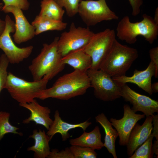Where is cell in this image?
Masks as SVG:
<instances>
[{
  "label": "cell",
  "instance_id": "cell-1",
  "mask_svg": "<svg viewBox=\"0 0 158 158\" xmlns=\"http://www.w3.org/2000/svg\"><path fill=\"white\" fill-rule=\"evenodd\" d=\"M90 87L87 71L74 70L59 78L51 87L40 92L36 98L42 100L49 98L68 100L84 95Z\"/></svg>",
  "mask_w": 158,
  "mask_h": 158
},
{
  "label": "cell",
  "instance_id": "cell-2",
  "mask_svg": "<svg viewBox=\"0 0 158 158\" xmlns=\"http://www.w3.org/2000/svg\"><path fill=\"white\" fill-rule=\"evenodd\" d=\"M59 39L56 37L50 44H43L40 52L29 66L33 81H39L44 76L49 80L63 69L65 65L58 49Z\"/></svg>",
  "mask_w": 158,
  "mask_h": 158
},
{
  "label": "cell",
  "instance_id": "cell-3",
  "mask_svg": "<svg viewBox=\"0 0 158 158\" xmlns=\"http://www.w3.org/2000/svg\"><path fill=\"white\" fill-rule=\"evenodd\" d=\"M143 19L140 22L132 23L127 16L119 22L116 29V35L120 40L129 44L135 43L138 36H143L150 44H153L158 35V25L153 18L146 14H143Z\"/></svg>",
  "mask_w": 158,
  "mask_h": 158
},
{
  "label": "cell",
  "instance_id": "cell-4",
  "mask_svg": "<svg viewBox=\"0 0 158 158\" xmlns=\"http://www.w3.org/2000/svg\"><path fill=\"white\" fill-rule=\"evenodd\" d=\"M138 56L136 49L122 44L116 39L99 69L112 78L124 75Z\"/></svg>",
  "mask_w": 158,
  "mask_h": 158
},
{
  "label": "cell",
  "instance_id": "cell-5",
  "mask_svg": "<svg viewBox=\"0 0 158 158\" xmlns=\"http://www.w3.org/2000/svg\"><path fill=\"white\" fill-rule=\"evenodd\" d=\"M49 80L44 76L39 81L29 82L9 72L4 89L19 104L30 103L37 98L40 92L46 89Z\"/></svg>",
  "mask_w": 158,
  "mask_h": 158
},
{
  "label": "cell",
  "instance_id": "cell-6",
  "mask_svg": "<svg viewBox=\"0 0 158 158\" xmlns=\"http://www.w3.org/2000/svg\"><path fill=\"white\" fill-rule=\"evenodd\" d=\"M114 30L107 28L94 33L88 44L83 48L91 58L92 64L90 69H99L102 63L110 51L116 39Z\"/></svg>",
  "mask_w": 158,
  "mask_h": 158
},
{
  "label": "cell",
  "instance_id": "cell-7",
  "mask_svg": "<svg viewBox=\"0 0 158 158\" xmlns=\"http://www.w3.org/2000/svg\"><path fill=\"white\" fill-rule=\"evenodd\" d=\"M78 13L88 27L94 26L103 21L117 20L119 18L108 7L106 0H81Z\"/></svg>",
  "mask_w": 158,
  "mask_h": 158
},
{
  "label": "cell",
  "instance_id": "cell-8",
  "mask_svg": "<svg viewBox=\"0 0 158 158\" xmlns=\"http://www.w3.org/2000/svg\"><path fill=\"white\" fill-rule=\"evenodd\" d=\"M90 87L94 89L97 98L104 101H113L121 97V87L112 77L101 69L87 71Z\"/></svg>",
  "mask_w": 158,
  "mask_h": 158
},
{
  "label": "cell",
  "instance_id": "cell-9",
  "mask_svg": "<svg viewBox=\"0 0 158 158\" xmlns=\"http://www.w3.org/2000/svg\"><path fill=\"white\" fill-rule=\"evenodd\" d=\"M94 33L89 28L76 27L71 23L69 30L61 35L58 42V51L62 57L69 52L83 48L89 42Z\"/></svg>",
  "mask_w": 158,
  "mask_h": 158
},
{
  "label": "cell",
  "instance_id": "cell-10",
  "mask_svg": "<svg viewBox=\"0 0 158 158\" xmlns=\"http://www.w3.org/2000/svg\"><path fill=\"white\" fill-rule=\"evenodd\" d=\"M5 21V28L0 35V48L4 52L9 63L18 64L30 56L33 47L31 45L23 48L17 46L10 35L11 33L15 32V22L8 15L6 16Z\"/></svg>",
  "mask_w": 158,
  "mask_h": 158
},
{
  "label": "cell",
  "instance_id": "cell-11",
  "mask_svg": "<svg viewBox=\"0 0 158 158\" xmlns=\"http://www.w3.org/2000/svg\"><path fill=\"white\" fill-rule=\"evenodd\" d=\"M121 96L132 105L131 108L135 113L141 111L148 116L158 112V101L136 92L126 84L121 86Z\"/></svg>",
  "mask_w": 158,
  "mask_h": 158
},
{
  "label": "cell",
  "instance_id": "cell-12",
  "mask_svg": "<svg viewBox=\"0 0 158 158\" xmlns=\"http://www.w3.org/2000/svg\"><path fill=\"white\" fill-rule=\"evenodd\" d=\"M1 10L6 13H12L14 17L15 31L13 37L16 43L20 44L34 37L35 35V28L28 21L22 10L13 6H3Z\"/></svg>",
  "mask_w": 158,
  "mask_h": 158
},
{
  "label": "cell",
  "instance_id": "cell-13",
  "mask_svg": "<svg viewBox=\"0 0 158 158\" xmlns=\"http://www.w3.org/2000/svg\"><path fill=\"white\" fill-rule=\"evenodd\" d=\"M124 113L123 117L119 119L111 118L110 121L116 130L119 137V144L126 146L130 134L136 123L145 118L144 114H136L127 104L123 106Z\"/></svg>",
  "mask_w": 158,
  "mask_h": 158
},
{
  "label": "cell",
  "instance_id": "cell-14",
  "mask_svg": "<svg viewBox=\"0 0 158 158\" xmlns=\"http://www.w3.org/2000/svg\"><path fill=\"white\" fill-rule=\"evenodd\" d=\"M155 68L153 62L151 61L147 68L143 71L135 69L132 76L128 77L125 75L112 77V79L119 86L129 83L137 85L150 95L152 94L151 89L152 78L154 76Z\"/></svg>",
  "mask_w": 158,
  "mask_h": 158
},
{
  "label": "cell",
  "instance_id": "cell-15",
  "mask_svg": "<svg viewBox=\"0 0 158 158\" xmlns=\"http://www.w3.org/2000/svg\"><path fill=\"white\" fill-rule=\"evenodd\" d=\"M153 116H146L144 123L140 125L137 123L133 128L126 146L128 156H130L135 150L149 137L153 129Z\"/></svg>",
  "mask_w": 158,
  "mask_h": 158
},
{
  "label": "cell",
  "instance_id": "cell-16",
  "mask_svg": "<svg viewBox=\"0 0 158 158\" xmlns=\"http://www.w3.org/2000/svg\"><path fill=\"white\" fill-rule=\"evenodd\" d=\"M19 105L31 113L28 118L23 120V123L28 124L33 121L36 124L42 125L47 130L49 129L53 121L50 117L51 111L49 108L40 105L35 99L30 103L19 104Z\"/></svg>",
  "mask_w": 158,
  "mask_h": 158
},
{
  "label": "cell",
  "instance_id": "cell-17",
  "mask_svg": "<svg viewBox=\"0 0 158 158\" xmlns=\"http://www.w3.org/2000/svg\"><path fill=\"white\" fill-rule=\"evenodd\" d=\"M54 116V120L46 133L49 137L50 141L55 134L59 133L61 135L62 140L66 141L70 137L68 131L70 130L80 128L85 131L92 124V123L88 120L78 124L66 122L62 119L58 110L55 111Z\"/></svg>",
  "mask_w": 158,
  "mask_h": 158
},
{
  "label": "cell",
  "instance_id": "cell-18",
  "mask_svg": "<svg viewBox=\"0 0 158 158\" xmlns=\"http://www.w3.org/2000/svg\"><path fill=\"white\" fill-rule=\"evenodd\" d=\"M61 61L63 63L69 65L74 70L85 71L90 69L92 64L91 58L83 48L71 51L63 57Z\"/></svg>",
  "mask_w": 158,
  "mask_h": 158
},
{
  "label": "cell",
  "instance_id": "cell-19",
  "mask_svg": "<svg viewBox=\"0 0 158 158\" xmlns=\"http://www.w3.org/2000/svg\"><path fill=\"white\" fill-rule=\"evenodd\" d=\"M95 119L96 122L99 123L104 130V147L107 148L114 158H117L115 143L116 139L118 136V132L115 129L113 128L111 123L103 113H102L96 116Z\"/></svg>",
  "mask_w": 158,
  "mask_h": 158
},
{
  "label": "cell",
  "instance_id": "cell-20",
  "mask_svg": "<svg viewBox=\"0 0 158 158\" xmlns=\"http://www.w3.org/2000/svg\"><path fill=\"white\" fill-rule=\"evenodd\" d=\"M69 144L71 145L90 147L94 150H100L104 147L101 141V135L98 126L89 132L84 131L79 137L69 140Z\"/></svg>",
  "mask_w": 158,
  "mask_h": 158
},
{
  "label": "cell",
  "instance_id": "cell-21",
  "mask_svg": "<svg viewBox=\"0 0 158 158\" xmlns=\"http://www.w3.org/2000/svg\"><path fill=\"white\" fill-rule=\"evenodd\" d=\"M29 137L34 140L35 144L28 147L27 150L34 152V157L35 158H47L50 152L49 144L50 140L44 130L42 131L40 129L38 131L35 129L33 131L32 134Z\"/></svg>",
  "mask_w": 158,
  "mask_h": 158
},
{
  "label": "cell",
  "instance_id": "cell-22",
  "mask_svg": "<svg viewBox=\"0 0 158 158\" xmlns=\"http://www.w3.org/2000/svg\"><path fill=\"white\" fill-rule=\"evenodd\" d=\"M31 24L35 28V35L48 31H62L66 28L67 25L63 21L54 20L39 15Z\"/></svg>",
  "mask_w": 158,
  "mask_h": 158
},
{
  "label": "cell",
  "instance_id": "cell-23",
  "mask_svg": "<svg viewBox=\"0 0 158 158\" xmlns=\"http://www.w3.org/2000/svg\"><path fill=\"white\" fill-rule=\"evenodd\" d=\"M39 15L52 19L63 21L65 10L54 0H42Z\"/></svg>",
  "mask_w": 158,
  "mask_h": 158
},
{
  "label": "cell",
  "instance_id": "cell-24",
  "mask_svg": "<svg viewBox=\"0 0 158 158\" xmlns=\"http://www.w3.org/2000/svg\"><path fill=\"white\" fill-rule=\"evenodd\" d=\"M10 114L5 111H0V141L4 135L7 133H12L23 135V133L17 130L19 128L12 126L9 123Z\"/></svg>",
  "mask_w": 158,
  "mask_h": 158
},
{
  "label": "cell",
  "instance_id": "cell-25",
  "mask_svg": "<svg viewBox=\"0 0 158 158\" xmlns=\"http://www.w3.org/2000/svg\"><path fill=\"white\" fill-rule=\"evenodd\" d=\"M154 136L151 133L148 138L135 151L129 158H152L154 154L152 148Z\"/></svg>",
  "mask_w": 158,
  "mask_h": 158
},
{
  "label": "cell",
  "instance_id": "cell-26",
  "mask_svg": "<svg viewBox=\"0 0 158 158\" xmlns=\"http://www.w3.org/2000/svg\"><path fill=\"white\" fill-rule=\"evenodd\" d=\"M74 158H96L95 150L89 147L71 145L70 147Z\"/></svg>",
  "mask_w": 158,
  "mask_h": 158
},
{
  "label": "cell",
  "instance_id": "cell-27",
  "mask_svg": "<svg viewBox=\"0 0 158 158\" xmlns=\"http://www.w3.org/2000/svg\"><path fill=\"white\" fill-rule=\"evenodd\" d=\"M81 0H54L61 8L65 9L67 15L69 17L74 16L78 13V7Z\"/></svg>",
  "mask_w": 158,
  "mask_h": 158
},
{
  "label": "cell",
  "instance_id": "cell-28",
  "mask_svg": "<svg viewBox=\"0 0 158 158\" xmlns=\"http://www.w3.org/2000/svg\"><path fill=\"white\" fill-rule=\"evenodd\" d=\"M9 63L6 55L2 54L0 57V94L4 89L8 74L7 69Z\"/></svg>",
  "mask_w": 158,
  "mask_h": 158
},
{
  "label": "cell",
  "instance_id": "cell-29",
  "mask_svg": "<svg viewBox=\"0 0 158 158\" xmlns=\"http://www.w3.org/2000/svg\"><path fill=\"white\" fill-rule=\"evenodd\" d=\"M47 158H74V157L70 148L66 147L60 151L56 149H52Z\"/></svg>",
  "mask_w": 158,
  "mask_h": 158
},
{
  "label": "cell",
  "instance_id": "cell-30",
  "mask_svg": "<svg viewBox=\"0 0 158 158\" xmlns=\"http://www.w3.org/2000/svg\"><path fill=\"white\" fill-rule=\"evenodd\" d=\"M4 6H13L18 7L23 11L27 10L30 4L28 0H2Z\"/></svg>",
  "mask_w": 158,
  "mask_h": 158
},
{
  "label": "cell",
  "instance_id": "cell-31",
  "mask_svg": "<svg viewBox=\"0 0 158 158\" xmlns=\"http://www.w3.org/2000/svg\"><path fill=\"white\" fill-rule=\"evenodd\" d=\"M150 58L154 66L155 73L154 77H158V47H156L150 49L149 51Z\"/></svg>",
  "mask_w": 158,
  "mask_h": 158
},
{
  "label": "cell",
  "instance_id": "cell-32",
  "mask_svg": "<svg viewBox=\"0 0 158 158\" xmlns=\"http://www.w3.org/2000/svg\"><path fill=\"white\" fill-rule=\"evenodd\" d=\"M132 9V15L136 16L140 11V8L143 4L142 0H128Z\"/></svg>",
  "mask_w": 158,
  "mask_h": 158
},
{
  "label": "cell",
  "instance_id": "cell-33",
  "mask_svg": "<svg viewBox=\"0 0 158 158\" xmlns=\"http://www.w3.org/2000/svg\"><path fill=\"white\" fill-rule=\"evenodd\" d=\"M152 116L153 127L152 133L154 137L155 138L156 140L158 141V115H154Z\"/></svg>",
  "mask_w": 158,
  "mask_h": 158
},
{
  "label": "cell",
  "instance_id": "cell-34",
  "mask_svg": "<svg viewBox=\"0 0 158 158\" xmlns=\"http://www.w3.org/2000/svg\"><path fill=\"white\" fill-rule=\"evenodd\" d=\"M152 148L154 153L156 155L157 158L158 157V141L155 140L153 144H152Z\"/></svg>",
  "mask_w": 158,
  "mask_h": 158
},
{
  "label": "cell",
  "instance_id": "cell-35",
  "mask_svg": "<svg viewBox=\"0 0 158 158\" xmlns=\"http://www.w3.org/2000/svg\"><path fill=\"white\" fill-rule=\"evenodd\" d=\"M6 26V23L0 19V35H1L4 31Z\"/></svg>",
  "mask_w": 158,
  "mask_h": 158
},
{
  "label": "cell",
  "instance_id": "cell-36",
  "mask_svg": "<svg viewBox=\"0 0 158 158\" xmlns=\"http://www.w3.org/2000/svg\"><path fill=\"white\" fill-rule=\"evenodd\" d=\"M151 89L153 92L157 93L158 92V82H156L152 84L151 85Z\"/></svg>",
  "mask_w": 158,
  "mask_h": 158
},
{
  "label": "cell",
  "instance_id": "cell-37",
  "mask_svg": "<svg viewBox=\"0 0 158 158\" xmlns=\"http://www.w3.org/2000/svg\"><path fill=\"white\" fill-rule=\"evenodd\" d=\"M153 20L158 25V8L157 7L155 11L154 16L153 18Z\"/></svg>",
  "mask_w": 158,
  "mask_h": 158
},
{
  "label": "cell",
  "instance_id": "cell-38",
  "mask_svg": "<svg viewBox=\"0 0 158 158\" xmlns=\"http://www.w3.org/2000/svg\"><path fill=\"white\" fill-rule=\"evenodd\" d=\"M3 6V4L1 3L0 2V10L1 9Z\"/></svg>",
  "mask_w": 158,
  "mask_h": 158
}]
</instances>
